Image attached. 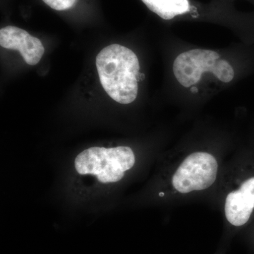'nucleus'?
I'll list each match as a JSON object with an SVG mask.
<instances>
[{
  "label": "nucleus",
  "instance_id": "obj_7",
  "mask_svg": "<svg viewBox=\"0 0 254 254\" xmlns=\"http://www.w3.org/2000/svg\"><path fill=\"white\" fill-rule=\"evenodd\" d=\"M148 9L165 20L188 12L189 0H142Z\"/></svg>",
  "mask_w": 254,
  "mask_h": 254
},
{
  "label": "nucleus",
  "instance_id": "obj_2",
  "mask_svg": "<svg viewBox=\"0 0 254 254\" xmlns=\"http://www.w3.org/2000/svg\"><path fill=\"white\" fill-rule=\"evenodd\" d=\"M134 164V153L127 146L92 147L81 152L75 160L78 174L95 175L103 184L120 181Z\"/></svg>",
  "mask_w": 254,
  "mask_h": 254
},
{
  "label": "nucleus",
  "instance_id": "obj_5",
  "mask_svg": "<svg viewBox=\"0 0 254 254\" xmlns=\"http://www.w3.org/2000/svg\"><path fill=\"white\" fill-rule=\"evenodd\" d=\"M0 46L6 49L18 50L26 63L31 66L38 64L45 53L44 46L38 38L16 26L1 28Z\"/></svg>",
  "mask_w": 254,
  "mask_h": 254
},
{
  "label": "nucleus",
  "instance_id": "obj_6",
  "mask_svg": "<svg viewBox=\"0 0 254 254\" xmlns=\"http://www.w3.org/2000/svg\"><path fill=\"white\" fill-rule=\"evenodd\" d=\"M254 209V177L245 180L237 190L227 195L225 218L233 226H243L250 220Z\"/></svg>",
  "mask_w": 254,
  "mask_h": 254
},
{
  "label": "nucleus",
  "instance_id": "obj_4",
  "mask_svg": "<svg viewBox=\"0 0 254 254\" xmlns=\"http://www.w3.org/2000/svg\"><path fill=\"white\" fill-rule=\"evenodd\" d=\"M218 173V163L213 155L195 152L182 162L174 173L172 184L180 193L199 191L213 185Z\"/></svg>",
  "mask_w": 254,
  "mask_h": 254
},
{
  "label": "nucleus",
  "instance_id": "obj_3",
  "mask_svg": "<svg viewBox=\"0 0 254 254\" xmlns=\"http://www.w3.org/2000/svg\"><path fill=\"white\" fill-rule=\"evenodd\" d=\"M173 72L182 86L189 88L198 83L203 72L213 73L220 81L229 83L235 71L226 60L213 50H189L177 56L173 64Z\"/></svg>",
  "mask_w": 254,
  "mask_h": 254
},
{
  "label": "nucleus",
  "instance_id": "obj_8",
  "mask_svg": "<svg viewBox=\"0 0 254 254\" xmlns=\"http://www.w3.org/2000/svg\"><path fill=\"white\" fill-rule=\"evenodd\" d=\"M52 9L57 11H64L72 7L76 0H43Z\"/></svg>",
  "mask_w": 254,
  "mask_h": 254
},
{
  "label": "nucleus",
  "instance_id": "obj_1",
  "mask_svg": "<svg viewBox=\"0 0 254 254\" xmlns=\"http://www.w3.org/2000/svg\"><path fill=\"white\" fill-rule=\"evenodd\" d=\"M96 67L102 86L112 99L121 104L136 100L140 66L132 50L121 45H110L97 56Z\"/></svg>",
  "mask_w": 254,
  "mask_h": 254
}]
</instances>
